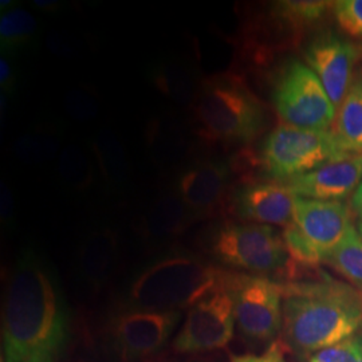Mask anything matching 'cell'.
<instances>
[{
	"label": "cell",
	"instance_id": "1",
	"mask_svg": "<svg viewBox=\"0 0 362 362\" xmlns=\"http://www.w3.org/2000/svg\"><path fill=\"white\" fill-rule=\"evenodd\" d=\"M4 362H57L66 342L65 313L52 275L33 255L13 269L3 302Z\"/></svg>",
	"mask_w": 362,
	"mask_h": 362
},
{
	"label": "cell",
	"instance_id": "2",
	"mask_svg": "<svg viewBox=\"0 0 362 362\" xmlns=\"http://www.w3.org/2000/svg\"><path fill=\"white\" fill-rule=\"evenodd\" d=\"M284 334L302 357L337 345L362 330V291L322 275L314 282L282 284Z\"/></svg>",
	"mask_w": 362,
	"mask_h": 362
},
{
	"label": "cell",
	"instance_id": "3",
	"mask_svg": "<svg viewBox=\"0 0 362 362\" xmlns=\"http://www.w3.org/2000/svg\"><path fill=\"white\" fill-rule=\"evenodd\" d=\"M194 132L209 144L243 145L266 125V109L242 78L223 73L203 79L192 107Z\"/></svg>",
	"mask_w": 362,
	"mask_h": 362
},
{
	"label": "cell",
	"instance_id": "4",
	"mask_svg": "<svg viewBox=\"0 0 362 362\" xmlns=\"http://www.w3.org/2000/svg\"><path fill=\"white\" fill-rule=\"evenodd\" d=\"M226 272L192 257L163 259L136 278L130 287V300L144 310L191 309L223 285Z\"/></svg>",
	"mask_w": 362,
	"mask_h": 362
},
{
	"label": "cell",
	"instance_id": "5",
	"mask_svg": "<svg viewBox=\"0 0 362 362\" xmlns=\"http://www.w3.org/2000/svg\"><path fill=\"white\" fill-rule=\"evenodd\" d=\"M350 157L353 155L339 145L332 130L302 129L282 124L264 139L260 165L270 180L285 182Z\"/></svg>",
	"mask_w": 362,
	"mask_h": 362
},
{
	"label": "cell",
	"instance_id": "6",
	"mask_svg": "<svg viewBox=\"0 0 362 362\" xmlns=\"http://www.w3.org/2000/svg\"><path fill=\"white\" fill-rule=\"evenodd\" d=\"M351 206L345 202H322L296 196L293 223L284 228V239L294 263H325L350 228Z\"/></svg>",
	"mask_w": 362,
	"mask_h": 362
},
{
	"label": "cell",
	"instance_id": "7",
	"mask_svg": "<svg viewBox=\"0 0 362 362\" xmlns=\"http://www.w3.org/2000/svg\"><path fill=\"white\" fill-rule=\"evenodd\" d=\"M209 250L221 263L260 276L290 272L294 264L284 235L264 224L224 223L212 233Z\"/></svg>",
	"mask_w": 362,
	"mask_h": 362
},
{
	"label": "cell",
	"instance_id": "8",
	"mask_svg": "<svg viewBox=\"0 0 362 362\" xmlns=\"http://www.w3.org/2000/svg\"><path fill=\"white\" fill-rule=\"evenodd\" d=\"M272 105L286 125L302 129L329 130L336 119V106L322 82L309 66L290 59L272 85Z\"/></svg>",
	"mask_w": 362,
	"mask_h": 362
},
{
	"label": "cell",
	"instance_id": "9",
	"mask_svg": "<svg viewBox=\"0 0 362 362\" xmlns=\"http://www.w3.org/2000/svg\"><path fill=\"white\" fill-rule=\"evenodd\" d=\"M224 285L233 299L235 320L247 337L272 341L284 327V287L267 276L226 272Z\"/></svg>",
	"mask_w": 362,
	"mask_h": 362
},
{
	"label": "cell",
	"instance_id": "10",
	"mask_svg": "<svg viewBox=\"0 0 362 362\" xmlns=\"http://www.w3.org/2000/svg\"><path fill=\"white\" fill-rule=\"evenodd\" d=\"M235 324L233 299L223 282L189 309L173 348L177 353L223 349L233 339Z\"/></svg>",
	"mask_w": 362,
	"mask_h": 362
},
{
	"label": "cell",
	"instance_id": "11",
	"mask_svg": "<svg viewBox=\"0 0 362 362\" xmlns=\"http://www.w3.org/2000/svg\"><path fill=\"white\" fill-rule=\"evenodd\" d=\"M303 55L332 103L339 106L353 85V70L360 58L358 46L334 31H325L311 39Z\"/></svg>",
	"mask_w": 362,
	"mask_h": 362
},
{
	"label": "cell",
	"instance_id": "12",
	"mask_svg": "<svg viewBox=\"0 0 362 362\" xmlns=\"http://www.w3.org/2000/svg\"><path fill=\"white\" fill-rule=\"evenodd\" d=\"M231 170L214 158L197 160L181 170L176 192L192 212L194 219L211 218L220 214L227 204Z\"/></svg>",
	"mask_w": 362,
	"mask_h": 362
},
{
	"label": "cell",
	"instance_id": "13",
	"mask_svg": "<svg viewBox=\"0 0 362 362\" xmlns=\"http://www.w3.org/2000/svg\"><path fill=\"white\" fill-rule=\"evenodd\" d=\"M228 204L240 219L286 228L294 220L296 194L281 182H250L233 192Z\"/></svg>",
	"mask_w": 362,
	"mask_h": 362
},
{
	"label": "cell",
	"instance_id": "14",
	"mask_svg": "<svg viewBox=\"0 0 362 362\" xmlns=\"http://www.w3.org/2000/svg\"><path fill=\"white\" fill-rule=\"evenodd\" d=\"M179 321L180 311L134 309L117 321V341L125 356L145 358L165 346Z\"/></svg>",
	"mask_w": 362,
	"mask_h": 362
},
{
	"label": "cell",
	"instance_id": "15",
	"mask_svg": "<svg viewBox=\"0 0 362 362\" xmlns=\"http://www.w3.org/2000/svg\"><path fill=\"white\" fill-rule=\"evenodd\" d=\"M362 182V156L327 164L281 182L298 197L322 202H345Z\"/></svg>",
	"mask_w": 362,
	"mask_h": 362
},
{
	"label": "cell",
	"instance_id": "16",
	"mask_svg": "<svg viewBox=\"0 0 362 362\" xmlns=\"http://www.w3.org/2000/svg\"><path fill=\"white\" fill-rule=\"evenodd\" d=\"M144 139L146 153L157 168L179 165L192 149L188 127L167 113L152 117L146 122Z\"/></svg>",
	"mask_w": 362,
	"mask_h": 362
},
{
	"label": "cell",
	"instance_id": "17",
	"mask_svg": "<svg viewBox=\"0 0 362 362\" xmlns=\"http://www.w3.org/2000/svg\"><path fill=\"white\" fill-rule=\"evenodd\" d=\"M194 220L192 212L175 191L157 196L145 209L140 226L146 238L160 240L180 236Z\"/></svg>",
	"mask_w": 362,
	"mask_h": 362
},
{
	"label": "cell",
	"instance_id": "18",
	"mask_svg": "<svg viewBox=\"0 0 362 362\" xmlns=\"http://www.w3.org/2000/svg\"><path fill=\"white\" fill-rule=\"evenodd\" d=\"M148 78L156 90L170 103L191 109L203 79L177 59H163L149 69Z\"/></svg>",
	"mask_w": 362,
	"mask_h": 362
},
{
	"label": "cell",
	"instance_id": "19",
	"mask_svg": "<svg viewBox=\"0 0 362 362\" xmlns=\"http://www.w3.org/2000/svg\"><path fill=\"white\" fill-rule=\"evenodd\" d=\"M91 152L105 184L110 189H122L130 180V164L124 144L110 129H101L93 139Z\"/></svg>",
	"mask_w": 362,
	"mask_h": 362
},
{
	"label": "cell",
	"instance_id": "20",
	"mask_svg": "<svg viewBox=\"0 0 362 362\" xmlns=\"http://www.w3.org/2000/svg\"><path fill=\"white\" fill-rule=\"evenodd\" d=\"M40 25L34 13L13 7L0 16L1 55L15 57L33 50L38 43Z\"/></svg>",
	"mask_w": 362,
	"mask_h": 362
},
{
	"label": "cell",
	"instance_id": "21",
	"mask_svg": "<svg viewBox=\"0 0 362 362\" xmlns=\"http://www.w3.org/2000/svg\"><path fill=\"white\" fill-rule=\"evenodd\" d=\"M117 251L116 233L103 227L86 238L79 254V267L83 276L94 286L104 282Z\"/></svg>",
	"mask_w": 362,
	"mask_h": 362
},
{
	"label": "cell",
	"instance_id": "22",
	"mask_svg": "<svg viewBox=\"0 0 362 362\" xmlns=\"http://www.w3.org/2000/svg\"><path fill=\"white\" fill-rule=\"evenodd\" d=\"M339 145L353 156H362V82L351 85L338 106L333 129Z\"/></svg>",
	"mask_w": 362,
	"mask_h": 362
},
{
	"label": "cell",
	"instance_id": "23",
	"mask_svg": "<svg viewBox=\"0 0 362 362\" xmlns=\"http://www.w3.org/2000/svg\"><path fill=\"white\" fill-rule=\"evenodd\" d=\"M62 132L52 127H38L23 133L13 145V156L27 167H38L59 156Z\"/></svg>",
	"mask_w": 362,
	"mask_h": 362
},
{
	"label": "cell",
	"instance_id": "24",
	"mask_svg": "<svg viewBox=\"0 0 362 362\" xmlns=\"http://www.w3.org/2000/svg\"><path fill=\"white\" fill-rule=\"evenodd\" d=\"M58 177L61 182L74 192L90 189L94 181V167L91 156L81 144H66L58 156Z\"/></svg>",
	"mask_w": 362,
	"mask_h": 362
},
{
	"label": "cell",
	"instance_id": "25",
	"mask_svg": "<svg viewBox=\"0 0 362 362\" xmlns=\"http://www.w3.org/2000/svg\"><path fill=\"white\" fill-rule=\"evenodd\" d=\"M334 1L326 0H281L272 4V15L294 31L318 25Z\"/></svg>",
	"mask_w": 362,
	"mask_h": 362
},
{
	"label": "cell",
	"instance_id": "26",
	"mask_svg": "<svg viewBox=\"0 0 362 362\" xmlns=\"http://www.w3.org/2000/svg\"><path fill=\"white\" fill-rule=\"evenodd\" d=\"M362 291V236L353 226L325 262Z\"/></svg>",
	"mask_w": 362,
	"mask_h": 362
},
{
	"label": "cell",
	"instance_id": "27",
	"mask_svg": "<svg viewBox=\"0 0 362 362\" xmlns=\"http://www.w3.org/2000/svg\"><path fill=\"white\" fill-rule=\"evenodd\" d=\"M64 107L70 118L79 122H88L98 116L101 100L91 86H79L66 93Z\"/></svg>",
	"mask_w": 362,
	"mask_h": 362
},
{
	"label": "cell",
	"instance_id": "28",
	"mask_svg": "<svg viewBox=\"0 0 362 362\" xmlns=\"http://www.w3.org/2000/svg\"><path fill=\"white\" fill-rule=\"evenodd\" d=\"M306 362H362V330L337 345L314 353Z\"/></svg>",
	"mask_w": 362,
	"mask_h": 362
},
{
	"label": "cell",
	"instance_id": "29",
	"mask_svg": "<svg viewBox=\"0 0 362 362\" xmlns=\"http://www.w3.org/2000/svg\"><path fill=\"white\" fill-rule=\"evenodd\" d=\"M332 8L341 31L350 38L362 39V0H339Z\"/></svg>",
	"mask_w": 362,
	"mask_h": 362
},
{
	"label": "cell",
	"instance_id": "30",
	"mask_svg": "<svg viewBox=\"0 0 362 362\" xmlns=\"http://www.w3.org/2000/svg\"><path fill=\"white\" fill-rule=\"evenodd\" d=\"M18 71L10 57L0 58V89L3 95H13L18 89Z\"/></svg>",
	"mask_w": 362,
	"mask_h": 362
},
{
	"label": "cell",
	"instance_id": "31",
	"mask_svg": "<svg viewBox=\"0 0 362 362\" xmlns=\"http://www.w3.org/2000/svg\"><path fill=\"white\" fill-rule=\"evenodd\" d=\"M47 43H49V47L57 57H61V58H69L73 55L74 52V47L71 45V42L67 39V37L62 35L61 33L58 31H52L49 38H47Z\"/></svg>",
	"mask_w": 362,
	"mask_h": 362
},
{
	"label": "cell",
	"instance_id": "32",
	"mask_svg": "<svg viewBox=\"0 0 362 362\" xmlns=\"http://www.w3.org/2000/svg\"><path fill=\"white\" fill-rule=\"evenodd\" d=\"M231 362H286L284 358V351L281 349L279 344H272L270 349L267 350L262 356H254V354H247V356H239L235 357Z\"/></svg>",
	"mask_w": 362,
	"mask_h": 362
},
{
	"label": "cell",
	"instance_id": "33",
	"mask_svg": "<svg viewBox=\"0 0 362 362\" xmlns=\"http://www.w3.org/2000/svg\"><path fill=\"white\" fill-rule=\"evenodd\" d=\"M13 212H15V200H13V192L7 184L1 182V188H0L1 220L8 223L10 220L13 219Z\"/></svg>",
	"mask_w": 362,
	"mask_h": 362
},
{
	"label": "cell",
	"instance_id": "34",
	"mask_svg": "<svg viewBox=\"0 0 362 362\" xmlns=\"http://www.w3.org/2000/svg\"><path fill=\"white\" fill-rule=\"evenodd\" d=\"M33 8L43 15H58L65 10L66 4L59 0H34Z\"/></svg>",
	"mask_w": 362,
	"mask_h": 362
},
{
	"label": "cell",
	"instance_id": "35",
	"mask_svg": "<svg viewBox=\"0 0 362 362\" xmlns=\"http://www.w3.org/2000/svg\"><path fill=\"white\" fill-rule=\"evenodd\" d=\"M351 209L358 218V223H360L358 230H362V182L361 185L357 188V191L351 196Z\"/></svg>",
	"mask_w": 362,
	"mask_h": 362
},
{
	"label": "cell",
	"instance_id": "36",
	"mask_svg": "<svg viewBox=\"0 0 362 362\" xmlns=\"http://www.w3.org/2000/svg\"><path fill=\"white\" fill-rule=\"evenodd\" d=\"M13 7H16V1H13V0H1V1H0V10H1V13H6V11L11 10Z\"/></svg>",
	"mask_w": 362,
	"mask_h": 362
},
{
	"label": "cell",
	"instance_id": "37",
	"mask_svg": "<svg viewBox=\"0 0 362 362\" xmlns=\"http://www.w3.org/2000/svg\"><path fill=\"white\" fill-rule=\"evenodd\" d=\"M358 50H360V58H361L362 59V45H360V46H358Z\"/></svg>",
	"mask_w": 362,
	"mask_h": 362
},
{
	"label": "cell",
	"instance_id": "38",
	"mask_svg": "<svg viewBox=\"0 0 362 362\" xmlns=\"http://www.w3.org/2000/svg\"><path fill=\"white\" fill-rule=\"evenodd\" d=\"M1 362H4V361H3V360H1Z\"/></svg>",
	"mask_w": 362,
	"mask_h": 362
},
{
	"label": "cell",
	"instance_id": "39",
	"mask_svg": "<svg viewBox=\"0 0 362 362\" xmlns=\"http://www.w3.org/2000/svg\"><path fill=\"white\" fill-rule=\"evenodd\" d=\"M361 82H362V79H361Z\"/></svg>",
	"mask_w": 362,
	"mask_h": 362
}]
</instances>
